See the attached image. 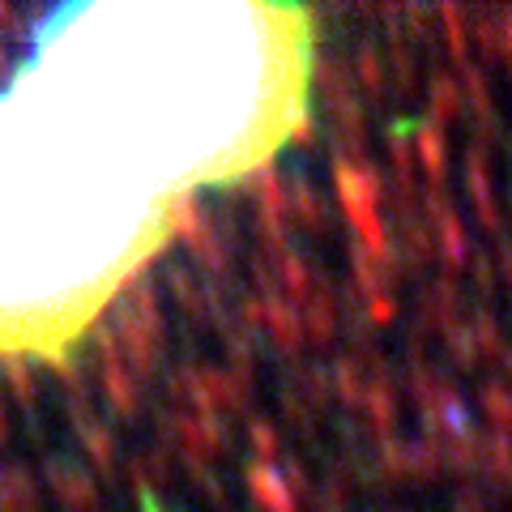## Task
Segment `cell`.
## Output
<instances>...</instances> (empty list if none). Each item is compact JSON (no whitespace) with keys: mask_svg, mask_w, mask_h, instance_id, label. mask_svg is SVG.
Returning a JSON list of instances; mask_svg holds the SVG:
<instances>
[{"mask_svg":"<svg viewBox=\"0 0 512 512\" xmlns=\"http://www.w3.org/2000/svg\"><path fill=\"white\" fill-rule=\"evenodd\" d=\"M308 77L303 9H56L0 90V355L64 359L192 192L295 133Z\"/></svg>","mask_w":512,"mask_h":512,"instance_id":"6da1fadb","label":"cell"}]
</instances>
